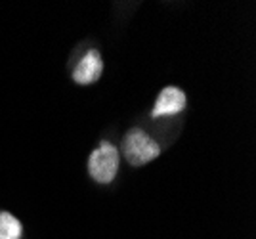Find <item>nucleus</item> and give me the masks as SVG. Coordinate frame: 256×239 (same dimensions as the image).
I'll use <instances>...</instances> for the list:
<instances>
[{
	"label": "nucleus",
	"instance_id": "f257e3e1",
	"mask_svg": "<svg viewBox=\"0 0 256 239\" xmlns=\"http://www.w3.org/2000/svg\"><path fill=\"white\" fill-rule=\"evenodd\" d=\"M122 153L126 157V161L134 166H142V164L150 163L153 159L159 157V144L148 136L144 130L134 128L126 134L124 144H122Z\"/></svg>",
	"mask_w": 256,
	"mask_h": 239
},
{
	"label": "nucleus",
	"instance_id": "f03ea898",
	"mask_svg": "<svg viewBox=\"0 0 256 239\" xmlns=\"http://www.w3.org/2000/svg\"><path fill=\"white\" fill-rule=\"evenodd\" d=\"M88 168L92 178L100 182V184H109L118 168V152L115 146L104 142L98 150L92 152L90 161H88Z\"/></svg>",
	"mask_w": 256,
	"mask_h": 239
},
{
	"label": "nucleus",
	"instance_id": "7ed1b4c3",
	"mask_svg": "<svg viewBox=\"0 0 256 239\" xmlns=\"http://www.w3.org/2000/svg\"><path fill=\"white\" fill-rule=\"evenodd\" d=\"M186 108V94L180 88L168 86L164 88L157 98V104L151 111L153 117H162V115H176Z\"/></svg>",
	"mask_w": 256,
	"mask_h": 239
},
{
	"label": "nucleus",
	"instance_id": "20e7f679",
	"mask_svg": "<svg viewBox=\"0 0 256 239\" xmlns=\"http://www.w3.org/2000/svg\"><path fill=\"white\" fill-rule=\"evenodd\" d=\"M104 71V62H102V56L98 50H90L88 54L78 62L73 78H75L78 84H92L96 82L98 78L102 76Z\"/></svg>",
	"mask_w": 256,
	"mask_h": 239
},
{
	"label": "nucleus",
	"instance_id": "39448f33",
	"mask_svg": "<svg viewBox=\"0 0 256 239\" xmlns=\"http://www.w3.org/2000/svg\"><path fill=\"white\" fill-rule=\"evenodd\" d=\"M0 239H22V224L10 212H0Z\"/></svg>",
	"mask_w": 256,
	"mask_h": 239
}]
</instances>
